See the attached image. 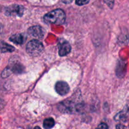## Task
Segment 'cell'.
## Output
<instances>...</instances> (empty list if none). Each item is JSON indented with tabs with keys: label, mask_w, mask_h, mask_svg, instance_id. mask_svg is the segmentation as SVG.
Segmentation results:
<instances>
[{
	"label": "cell",
	"mask_w": 129,
	"mask_h": 129,
	"mask_svg": "<svg viewBox=\"0 0 129 129\" xmlns=\"http://www.w3.org/2000/svg\"><path fill=\"white\" fill-rule=\"evenodd\" d=\"M55 125V121L52 118H46L44 122V127L46 129L52 128Z\"/></svg>",
	"instance_id": "10"
},
{
	"label": "cell",
	"mask_w": 129,
	"mask_h": 129,
	"mask_svg": "<svg viewBox=\"0 0 129 129\" xmlns=\"http://www.w3.org/2000/svg\"><path fill=\"white\" fill-rule=\"evenodd\" d=\"M44 21L47 23L62 25L66 20V14L62 10L57 9L48 13L44 16Z\"/></svg>",
	"instance_id": "1"
},
{
	"label": "cell",
	"mask_w": 129,
	"mask_h": 129,
	"mask_svg": "<svg viewBox=\"0 0 129 129\" xmlns=\"http://www.w3.org/2000/svg\"><path fill=\"white\" fill-rule=\"evenodd\" d=\"M96 129H109V128H108V125H107L106 123H101V124H100L99 125H98V127Z\"/></svg>",
	"instance_id": "13"
},
{
	"label": "cell",
	"mask_w": 129,
	"mask_h": 129,
	"mask_svg": "<svg viewBox=\"0 0 129 129\" xmlns=\"http://www.w3.org/2000/svg\"><path fill=\"white\" fill-rule=\"evenodd\" d=\"M62 1L63 3H70L72 2V1L73 0H62Z\"/></svg>",
	"instance_id": "16"
},
{
	"label": "cell",
	"mask_w": 129,
	"mask_h": 129,
	"mask_svg": "<svg viewBox=\"0 0 129 129\" xmlns=\"http://www.w3.org/2000/svg\"><path fill=\"white\" fill-rule=\"evenodd\" d=\"M15 50V47H13L12 45H10L5 42H0V52H12Z\"/></svg>",
	"instance_id": "8"
},
{
	"label": "cell",
	"mask_w": 129,
	"mask_h": 129,
	"mask_svg": "<svg viewBox=\"0 0 129 129\" xmlns=\"http://www.w3.org/2000/svg\"><path fill=\"white\" fill-rule=\"evenodd\" d=\"M44 50L42 43L37 40H32L26 45V52L33 56H37L41 54Z\"/></svg>",
	"instance_id": "2"
},
{
	"label": "cell",
	"mask_w": 129,
	"mask_h": 129,
	"mask_svg": "<svg viewBox=\"0 0 129 129\" xmlns=\"http://www.w3.org/2000/svg\"><path fill=\"white\" fill-rule=\"evenodd\" d=\"M116 129H127L122 124H118L117 125V127H116Z\"/></svg>",
	"instance_id": "15"
},
{
	"label": "cell",
	"mask_w": 129,
	"mask_h": 129,
	"mask_svg": "<svg viewBox=\"0 0 129 129\" xmlns=\"http://www.w3.org/2000/svg\"><path fill=\"white\" fill-rule=\"evenodd\" d=\"M71 50V47L68 42H64L59 46V54L60 56H65L68 55Z\"/></svg>",
	"instance_id": "6"
},
{
	"label": "cell",
	"mask_w": 129,
	"mask_h": 129,
	"mask_svg": "<svg viewBox=\"0 0 129 129\" xmlns=\"http://www.w3.org/2000/svg\"><path fill=\"white\" fill-rule=\"evenodd\" d=\"M10 40L12 42H13L14 44L21 45V44H24V42H25L26 37L23 34H15V35H12L10 38Z\"/></svg>",
	"instance_id": "7"
},
{
	"label": "cell",
	"mask_w": 129,
	"mask_h": 129,
	"mask_svg": "<svg viewBox=\"0 0 129 129\" xmlns=\"http://www.w3.org/2000/svg\"><path fill=\"white\" fill-rule=\"evenodd\" d=\"M34 129H41V128H40L39 127H35Z\"/></svg>",
	"instance_id": "17"
},
{
	"label": "cell",
	"mask_w": 129,
	"mask_h": 129,
	"mask_svg": "<svg viewBox=\"0 0 129 129\" xmlns=\"http://www.w3.org/2000/svg\"><path fill=\"white\" fill-rule=\"evenodd\" d=\"M24 8L20 5H13L6 9L5 13L8 16H21L23 14Z\"/></svg>",
	"instance_id": "3"
},
{
	"label": "cell",
	"mask_w": 129,
	"mask_h": 129,
	"mask_svg": "<svg viewBox=\"0 0 129 129\" xmlns=\"http://www.w3.org/2000/svg\"><path fill=\"white\" fill-rule=\"evenodd\" d=\"M5 105V102H4V101L2 99H1V98H0V110H2L3 108H4Z\"/></svg>",
	"instance_id": "14"
},
{
	"label": "cell",
	"mask_w": 129,
	"mask_h": 129,
	"mask_svg": "<svg viewBox=\"0 0 129 129\" xmlns=\"http://www.w3.org/2000/svg\"><path fill=\"white\" fill-rule=\"evenodd\" d=\"M55 91L59 94L66 95L69 91V86L66 82L59 81L55 84Z\"/></svg>",
	"instance_id": "5"
},
{
	"label": "cell",
	"mask_w": 129,
	"mask_h": 129,
	"mask_svg": "<svg viewBox=\"0 0 129 129\" xmlns=\"http://www.w3.org/2000/svg\"><path fill=\"white\" fill-rule=\"evenodd\" d=\"M10 70L14 73L20 74V73H21L23 72L24 67L21 64H20V63H15V64H14L11 67Z\"/></svg>",
	"instance_id": "9"
},
{
	"label": "cell",
	"mask_w": 129,
	"mask_h": 129,
	"mask_svg": "<svg viewBox=\"0 0 129 129\" xmlns=\"http://www.w3.org/2000/svg\"><path fill=\"white\" fill-rule=\"evenodd\" d=\"M28 33L31 37L38 39H42L45 34L44 28L40 26H33L29 28Z\"/></svg>",
	"instance_id": "4"
},
{
	"label": "cell",
	"mask_w": 129,
	"mask_h": 129,
	"mask_svg": "<svg viewBox=\"0 0 129 129\" xmlns=\"http://www.w3.org/2000/svg\"><path fill=\"white\" fill-rule=\"evenodd\" d=\"M104 1L110 8H112L113 7V5H114V0H104Z\"/></svg>",
	"instance_id": "12"
},
{
	"label": "cell",
	"mask_w": 129,
	"mask_h": 129,
	"mask_svg": "<svg viewBox=\"0 0 129 129\" xmlns=\"http://www.w3.org/2000/svg\"><path fill=\"white\" fill-rule=\"evenodd\" d=\"M89 1V0H76V3L79 6H83L88 4Z\"/></svg>",
	"instance_id": "11"
}]
</instances>
